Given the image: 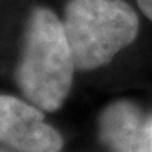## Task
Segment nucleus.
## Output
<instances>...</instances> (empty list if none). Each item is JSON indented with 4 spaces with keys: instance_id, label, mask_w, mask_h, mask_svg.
I'll use <instances>...</instances> for the list:
<instances>
[{
    "instance_id": "f03ea898",
    "label": "nucleus",
    "mask_w": 152,
    "mask_h": 152,
    "mask_svg": "<svg viewBox=\"0 0 152 152\" xmlns=\"http://www.w3.org/2000/svg\"><path fill=\"white\" fill-rule=\"evenodd\" d=\"M63 28L75 68L92 71L109 63L137 39L140 19L124 0H69Z\"/></svg>"
},
{
    "instance_id": "20e7f679",
    "label": "nucleus",
    "mask_w": 152,
    "mask_h": 152,
    "mask_svg": "<svg viewBox=\"0 0 152 152\" xmlns=\"http://www.w3.org/2000/svg\"><path fill=\"white\" fill-rule=\"evenodd\" d=\"M100 138L111 152H152V117L129 102L112 103L100 117Z\"/></svg>"
},
{
    "instance_id": "7ed1b4c3",
    "label": "nucleus",
    "mask_w": 152,
    "mask_h": 152,
    "mask_svg": "<svg viewBox=\"0 0 152 152\" xmlns=\"http://www.w3.org/2000/svg\"><path fill=\"white\" fill-rule=\"evenodd\" d=\"M0 141L22 152H60L63 146L40 108L11 95H0Z\"/></svg>"
},
{
    "instance_id": "f257e3e1",
    "label": "nucleus",
    "mask_w": 152,
    "mask_h": 152,
    "mask_svg": "<svg viewBox=\"0 0 152 152\" xmlns=\"http://www.w3.org/2000/svg\"><path fill=\"white\" fill-rule=\"evenodd\" d=\"M75 61L63 22L48 8H35L25 28L15 82L28 100L42 111L54 112L72 86Z\"/></svg>"
},
{
    "instance_id": "39448f33",
    "label": "nucleus",
    "mask_w": 152,
    "mask_h": 152,
    "mask_svg": "<svg viewBox=\"0 0 152 152\" xmlns=\"http://www.w3.org/2000/svg\"><path fill=\"white\" fill-rule=\"evenodd\" d=\"M141 12L152 22V0H137Z\"/></svg>"
}]
</instances>
